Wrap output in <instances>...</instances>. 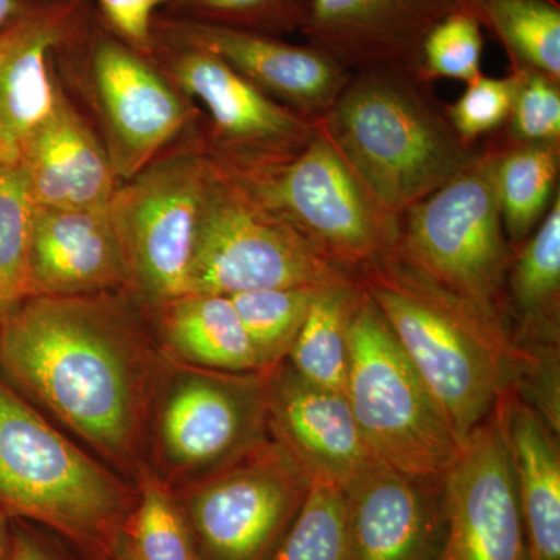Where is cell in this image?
I'll return each mask as SVG.
<instances>
[{"label":"cell","mask_w":560,"mask_h":560,"mask_svg":"<svg viewBox=\"0 0 560 560\" xmlns=\"http://www.w3.org/2000/svg\"><path fill=\"white\" fill-rule=\"evenodd\" d=\"M128 544L139 560H200L190 544L186 523L167 493L149 482L135 515Z\"/></svg>","instance_id":"e575fe53"},{"label":"cell","mask_w":560,"mask_h":560,"mask_svg":"<svg viewBox=\"0 0 560 560\" xmlns=\"http://www.w3.org/2000/svg\"><path fill=\"white\" fill-rule=\"evenodd\" d=\"M355 278L460 442L488 418L508 389H530L558 368L559 350L522 348L506 330L394 254L361 268Z\"/></svg>","instance_id":"7a4b0ae2"},{"label":"cell","mask_w":560,"mask_h":560,"mask_svg":"<svg viewBox=\"0 0 560 560\" xmlns=\"http://www.w3.org/2000/svg\"><path fill=\"white\" fill-rule=\"evenodd\" d=\"M523 70H511L503 79L480 75L467 83L463 95L447 105L448 120L467 145H480L481 139L497 135L510 117L512 103L521 86Z\"/></svg>","instance_id":"836d02e7"},{"label":"cell","mask_w":560,"mask_h":560,"mask_svg":"<svg viewBox=\"0 0 560 560\" xmlns=\"http://www.w3.org/2000/svg\"><path fill=\"white\" fill-rule=\"evenodd\" d=\"M267 427L272 440L311 478L345 488L375 460L345 393L308 382L282 361L265 375Z\"/></svg>","instance_id":"2e32d148"},{"label":"cell","mask_w":560,"mask_h":560,"mask_svg":"<svg viewBox=\"0 0 560 560\" xmlns=\"http://www.w3.org/2000/svg\"><path fill=\"white\" fill-rule=\"evenodd\" d=\"M510 455L530 560H560V452L558 431L517 389L495 405Z\"/></svg>","instance_id":"7402d4cb"},{"label":"cell","mask_w":560,"mask_h":560,"mask_svg":"<svg viewBox=\"0 0 560 560\" xmlns=\"http://www.w3.org/2000/svg\"><path fill=\"white\" fill-rule=\"evenodd\" d=\"M493 136L506 145H560V80L523 70L510 117Z\"/></svg>","instance_id":"d6a6232c"},{"label":"cell","mask_w":560,"mask_h":560,"mask_svg":"<svg viewBox=\"0 0 560 560\" xmlns=\"http://www.w3.org/2000/svg\"><path fill=\"white\" fill-rule=\"evenodd\" d=\"M83 0H27L0 31V165L20 164L25 140L49 116L60 81L51 54Z\"/></svg>","instance_id":"d6986e66"},{"label":"cell","mask_w":560,"mask_h":560,"mask_svg":"<svg viewBox=\"0 0 560 560\" xmlns=\"http://www.w3.org/2000/svg\"><path fill=\"white\" fill-rule=\"evenodd\" d=\"M168 348L198 370L261 374V364L230 296L186 293L160 305Z\"/></svg>","instance_id":"cb8c5ba5"},{"label":"cell","mask_w":560,"mask_h":560,"mask_svg":"<svg viewBox=\"0 0 560 560\" xmlns=\"http://www.w3.org/2000/svg\"><path fill=\"white\" fill-rule=\"evenodd\" d=\"M482 28L466 10L445 14L427 33L420 50V75L430 83L451 79L470 83L482 75Z\"/></svg>","instance_id":"1f68e13d"},{"label":"cell","mask_w":560,"mask_h":560,"mask_svg":"<svg viewBox=\"0 0 560 560\" xmlns=\"http://www.w3.org/2000/svg\"><path fill=\"white\" fill-rule=\"evenodd\" d=\"M265 375L194 370L168 390L160 418L165 458L210 471L267 438Z\"/></svg>","instance_id":"5bb4252c"},{"label":"cell","mask_w":560,"mask_h":560,"mask_svg":"<svg viewBox=\"0 0 560 560\" xmlns=\"http://www.w3.org/2000/svg\"><path fill=\"white\" fill-rule=\"evenodd\" d=\"M149 57L201 110V149L224 171H271L293 161L315 136V121L276 102L212 51L156 22Z\"/></svg>","instance_id":"ba28073f"},{"label":"cell","mask_w":560,"mask_h":560,"mask_svg":"<svg viewBox=\"0 0 560 560\" xmlns=\"http://www.w3.org/2000/svg\"><path fill=\"white\" fill-rule=\"evenodd\" d=\"M503 47L511 70L560 80L559 0H455Z\"/></svg>","instance_id":"484cf974"},{"label":"cell","mask_w":560,"mask_h":560,"mask_svg":"<svg viewBox=\"0 0 560 560\" xmlns=\"http://www.w3.org/2000/svg\"><path fill=\"white\" fill-rule=\"evenodd\" d=\"M345 394L378 459L444 480L463 442L366 291L350 320Z\"/></svg>","instance_id":"52a82bcc"},{"label":"cell","mask_w":560,"mask_h":560,"mask_svg":"<svg viewBox=\"0 0 560 560\" xmlns=\"http://www.w3.org/2000/svg\"><path fill=\"white\" fill-rule=\"evenodd\" d=\"M160 14L283 38L301 32L307 0H167Z\"/></svg>","instance_id":"4dcf8cb0"},{"label":"cell","mask_w":560,"mask_h":560,"mask_svg":"<svg viewBox=\"0 0 560 560\" xmlns=\"http://www.w3.org/2000/svg\"><path fill=\"white\" fill-rule=\"evenodd\" d=\"M11 541L9 539V530H7L3 515L0 514V560H7L10 556Z\"/></svg>","instance_id":"f35d334b"},{"label":"cell","mask_w":560,"mask_h":560,"mask_svg":"<svg viewBox=\"0 0 560 560\" xmlns=\"http://www.w3.org/2000/svg\"><path fill=\"white\" fill-rule=\"evenodd\" d=\"M160 27L212 51L287 108L318 124L350 79L348 69L311 44L280 36L173 20L158 14Z\"/></svg>","instance_id":"e0dca14e"},{"label":"cell","mask_w":560,"mask_h":560,"mask_svg":"<svg viewBox=\"0 0 560 560\" xmlns=\"http://www.w3.org/2000/svg\"><path fill=\"white\" fill-rule=\"evenodd\" d=\"M364 291L360 283L316 294L287 361L323 388L345 393L349 374V326Z\"/></svg>","instance_id":"4316f807"},{"label":"cell","mask_w":560,"mask_h":560,"mask_svg":"<svg viewBox=\"0 0 560 560\" xmlns=\"http://www.w3.org/2000/svg\"><path fill=\"white\" fill-rule=\"evenodd\" d=\"M9 560H54L50 558L49 552L44 550L38 541L33 540L31 536L25 534H18L11 540Z\"/></svg>","instance_id":"8d00e7d4"},{"label":"cell","mask_w":560,"mask_h":560,"mask_svg":"<svg viewBox=\"0 0 560 560\" xmlns=\"http://www.w3.org/2000/svg\"><path fill=\"white\" fill-rule=\"evenodd\" d=\"M352 283H359L355 276L327 259L279 209L210 161L187 293Z\"/></svg>","instance_id":"8992f818"},{"label":"cell","mask_w":560,"mask_h":560,"mask_svg":"<svg viewBox=\"0 0 560 560\" xmlns=\"http://www.w3.org/2000/svg\"><path fill=\"white\" fill-rule=\"evenodd\" d=\"M120 287H128L127 264L109 206H36L28 296H83Z\"/></svg>","instance_id":"ffe728a7"},{"label":"cell","mask_w":560,"mask_h":560,"mask_svg":"<svg viewBox=\"0 0 560 560\" xmlns=\"http://www.w3.org/2000/svg\"><path fill=\"white\" fill-rule=\"evenodd\" d=\"M120 558L121 560H139L136 558L135 552L131 551V548L128 547V544H125L124 547H121Z\"/></svg>","instance_id":"ab89813d"},{"label":"cell","mask_w":560,"mask_h":560,"mask_svg":"<svg viewBox=\"0 0 560 560\" xmlns=\"http://www.w3.org/2000/svg\"><path fill=\"white\" fill-rule=\"evenodd\" d=\"M442 560H530L521 501L495 408L467 434L444 477Z\"/></svg>","instance_id":"4fadbf2b"},{"label":"cell","mask_w":560,"mask_h":560,"mask_svg":"<svg viewBox=\"0 0 560 560\" xmlns=\"http://www.w3.org/2000/svg\"><path fill=\"white\" fill-rule=\"evenodd\" d=\"M61 83L88 106L119 184L201 131V110L147 55L103 24L83 0L51 54Z\"/></svg>","instance_id":"277c9868"},{"label":"cell","mask_w":560,"mask_h":560,"mask_svg":"<svg viewBox=\"0 0 560 560\" xmlns=\"http://www.w3.org/2000/svg\"><path fill=\"white\" fill-rule=\"evenodd\" d=\"M506 319L512 340L522 348L559 350L560 195L515 249L506 279Z\"/></svg>","instance_id":"603a6c76"},{"label":"cell","mask_w":560,"mask_h":560,"mask_svg":"<svg viewBox=\"0 0 560 560\" xmlns=\"http://www.w3.org/2000/svg\"><path fill=\"white\" fill-rule=\"evenodd\" d=\"M455 0H307L302 35L350 73L410 68L420 73L427 33Z\"/></svg>","instance_id":"ac0fdd59"},{"label":"cell","mask_w":560,"mask_h":560,"mask_svg":"<svg viewBox=\"0 0 560 560\" xmlns=\"http://www.w3.org/2000/svg\"><path fill=\"white\" fill-rule=\"evenodd\" d=\"M368 194L400 219L480 156L448 120L430 81L410 68L350 73L318 121Z\"/></svg>","instance_id":"3957f363"},{"label":"cell","mask_w":560,"mask_h":560,"mask_svg":"<svg viewBox=\"0 0 560 560\" xmlns=\"http://www.w3.org/2000/svg\"><path fill=\"white\" fill-rule=\"evenodd\" d=\"M124 503L109 471L0 383V506L92 539Z\"/></svg>","instance_id":"30bf717a"},{"label":"cell","mask_w":560,"mask_h":560,"mask_svg":"<svg viewBox=\"0 0 560 560\" xmlns=\"http://www.w3.org/2000/svg\"><path fill=\"white\" fill-rule=\"evenodd\" d=\"M3 312V370L98 451L127 458L145 378L127 307L97 293L27 296Z\"/></svg>","instance_id":"6da1fadb"},{"label":"cell","mask_w":560,"mask_h":560,"mask_svg":"<svg viewBox=\"0 0 560 560\" xmlns=\"http://www.w3.org/2000/svg\"><path fill=\"white\" fill-rule=\"evenodd\" d=\"M342 493L349 560L444 558V480L412 477L378 459Z\"/></svg>","instance_id":"9a60e30c"},{"label":"cell","mask_w":560,"mask_h":560,"mask_svg":"<svg viewBox=\"0 0 560 560\" xmlns=\"http://www.w3.org/2000/svg\"><path fill=\"white\" fill-rule=\"evenodd\" d=\"M311 485V475L272 438L208 471L189 499L202 558H270Z\"/></svg>","instance_id":"7c38bea8"},{"label":"cell","mask_w":560,"mask_h":560,"mask_svg":"<svg viewBox=\"0 0 560 560\" xmlns=\"http://www.w3.org/2000/svg\"><path fill=\"white\" fill-rule=\"evenodd\" d=\"M92 3L110 33L149 57L154 21L167 0H94Z\"/></svg>","instance_id":"d590c367"},{"label":"cell","mask_w":560,"mask_h":560,"mask_svg":"<svg viewBox=\"0 0 560 560\" xmlns=\"http://www.w3.org/2000/svg\"><path fill=\"white\" fill-rule=\"evenodd\" d=\"M319 291L285 287L242 291L230 296L259 355L264 375L276 370L289 357Z\"/></svg>","instance_id":"83f0119b"},{"label":"cell","mask_w":560,"mask_h":560,"mask_svg":"<svg viewBox=\"0 0 560 560\" xmlns=\"http://www.w3.org/2000/svg\"><path fill=\"white\" fill-rule=\"evenodd\" d=\"M35 209L21 165H0V312L28 296Z\"/></svg>","instance_id":"f546056e"},{"label":"cell","mask_w":560,"mask_h":560,"mask_svg":"<svg viewBox=\"0 0 560 560\" xmlns=\"http://www.w3.org/2000/svg\"><path fill=\"white\" fill-rule=\"evenodd\" d=\"M493 186L512 249L537 230L559 195L560 145H506L495 136Z\"/></svg>","instance_id":"d4e9b609"},{"label":"cell","mask_w":560,"mask_h":560,"mask_svg":"<svg viewBox=\"0 0 560 560\" xmlns=\"http://www.w3.org/2000/svg\"><path fill=\"white\" fill-rule=\"evenodd\" d=\"M232 175L279 209L350 275L396 253L400 219L368 194L318 125L293 161L254 175Z\"/></svg>","instance_id":"8fae6325"},{"label":"cell","mask_w":560,"mask_h":560,"mask_svg":"<svg viewBox=\"0 0 560 560\" xmlns=\"http://www.w3.org/2000/svg\"><path fill=\"white\" fill-rule=\"evenodd\" d=\"M18 165L36 206L46 208H106L119 186L97 131L61 83L49 116L25 140Z\"/></svg>","instance_id":"44dd1931"},{"label":"cell","mask_w":560,"mask_h":560,"mask_svg":"<svg viewBox=\"0 0 560 560\" xmlns=\"http://www.w3.org/2000/svg\"><path fill=\"white\" fill-rule=\"evenodd\" d=\"M514 253L493 186V147L486 139L466 171L400 217L394 256L510 334L506 279Z\"/></svg>","instance_id":"5b68a950"},{"label":"cell","mask_w":560,"mask_h":560,"mask_svg":"<svg viewBox=\"0 0 560 560\" xmlns=\"http://www.w3.org/2000/svg\"><path fill=\"white\" fill-rule=\"evenodd\" d=\"M209 176V158L195 135L120 183L110 198L127 289L153 307L187 293Z\"/></svg>","instance_id":"9c48e42d"},{"label":"cell","mask_w":560,"mask_h":560,"mask_svg":"<svg viewBox=\"0 0 560 560\" xmlns=\"http://www.w3.org/2000/svg\"><path fill=\"white\" fill-rule=\"evenodd\" d=\"M267 560H349L340 486L313 478L307 499Z\"/></svg>","instance_id":"f1b7e54d"},{"label":"cell","mask_w":560,"mask_h":560,"mask_svg":"<svg viewBox=\"0 0 560 560\" xmlns=\"http://www.w3.org/2000/svg\"><path fill=\"white\" fill-rule=\"evenodd\" d=\"M27 5V0H0V31L10 24Z\"/></svg>","instance_id":"74e56055"}]
</instances>
